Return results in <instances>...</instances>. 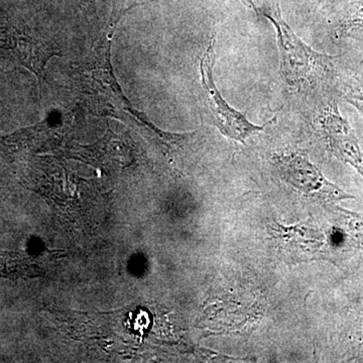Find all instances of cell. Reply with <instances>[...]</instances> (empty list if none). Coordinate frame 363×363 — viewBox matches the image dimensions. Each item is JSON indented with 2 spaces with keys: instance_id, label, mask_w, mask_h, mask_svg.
I'll list each match as a JSON object with an SVG mask.
<instances>
[{
  "instance_id": "obj_1",
  "label": "cell",
  "mask_w": 363,
  "mask_h": 363,
  "mask_svg": "<svg viewBox=\"0 0 363 363\" xmlns=\"http://www.w3.org/2000/svg\"><path fill=\"white\" fill-rule=\"evenodd\" d=\"M257 13L276 30L281 77L289 87L301 89L314 83H332L334 56L318 52L306 44L284 20L278 4H266L257 9Z\"/></svg>"
},
{
  "instance_id": "obj_2",
  "label": "cell",
  "mask_w": 363,
  "mask_h": 363,
  "mask_svg": "<svg viewBox=\"0 0 363 363\" xmlns=\"http://www.w3.org/2000/svg\"><path fill=\"white\" fill-rule=\"evenodd\" d=\"M314 125L327 152L352 167L363 179V150L352 126L339 111L335 90L323 95L315 113Z\"/></svg>"
},
{
  "instance_id": "obj_3",
  "label": "cell",
  "mask_w": 363,
  "mask_h": 363,
  "mask_svg": "<svg viewBox=\"0 0 363 363\" xmlns=\"http://www.w3.org/2000/svg\"><path fill=\"white\" fill-rule=\"evenodd\" d=\"M272 161L284 183L315 201L332 205L354 199V196L329 181L304 152L298 150L281 152L274 155Z\"/></svg>"
},
{
  "instance_id": "obj_4",
  "label": "cell",
  "mask_w": 363,
  "mask_h": 363,
  "mask_svg": "<svg viewBox=\"0 0 363 363\" xmlns=\"http://www.w3.org/2000/svg\"><path fill=\"white\" fill-rule=\"evenodd\" d=\"M215 38L210 40L201 59H200V75L203 92L208 109L211 113L212 121L222 135L229 140L245 143V140L259 135L264 126L255 125L242 112L236 111L222 96L214 79Z\"/></svg>"
},
{
  "instance_id": "obj_5",
  "label": "cell",
  "mask_w": 363,
  "mask_h": 363,
  "mask_svg": "<svg viewBox=\"0 0 363 363\" xmlns=\"http://www.w3.org/2000/svg\"><path fill=\"white\" fill-rule=\"evenodd\" d=\"M332 80L336 94L354 106L363 117V61L334 57Z\"/></svg>"
},
{
  "instance_id": "obj_6",
  "label": "cell",
  "mask_w": 363,
  "mask_h": 363,
  "mask_svg": "<svg viewBox=\"0 0 363 363\" xmlns=\"http://www.w3.org/2000/svg\"><path fill=\"white\" fill-rule=\"evenodd\" d=\"M333 30L337 39L358 40L363 44V0H354L344 6Z\"/></svg>"
},
{
  "instance_id": "obj_7",
  "label": "cell",
  "mask_w": 363,
  "mask_h": 363,
  "mask_svg": "<svg viewBox=\"0 0 363 363\" xmlns=\"http://www.w3.org/2000/svg\"><path fill=\"white\" fill-rule=\"evenodd\" d=\"M26 269V262L23 257L9 253H0V277L9 276Z\"/></svg>"
},
{
  "instance_id": "obj_8",
  "label": "cell",
  "mask_w": 363,
  "mask_h": 363,
  "mask_svg": "<svg viewBox=\"0 0 363 363\" xmlns=\"http://www.w3.org/2000/svg\"><path fill=\"white\" fill-rule=\"evenodd\" d=\"M240 1L242 2L245 6H247L248 9H252L253 11L257 13V6H255V4H253V0H240Z\"/></svg>"
},
{
  "instance_id": "obj_9",
  "label": "cell",
  "mask_w": 363,
  "mask_h": 363,
  "mask_svg": "<svg viewBox=\"0 0 363 363\" xmlns=\"http://www.w3.org/2000/svg\"><path fill=\"white\" fill-rule=\"evenodd\" d=\"M332 1H340V0H332Z\"/></svg>"
}]
</instances>
